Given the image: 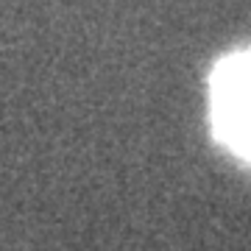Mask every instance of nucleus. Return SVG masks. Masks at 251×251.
<instances>
[{
	"mask_svg": "<svg viewBox=\"0 0 251 251\" xmlns=\"http://www.w3.org/2000/svg\"><path fill=\"white\" fill-rule=\"evenodd\" d=\"M209 100L218 137L234 153L251 159V48L218 64Z\"/></svg>",
	"mask_w": 251,
	"mask_h": 251,
	"instance_id": "obj_1",
	"label": "nucleus"
}]
</instances>
